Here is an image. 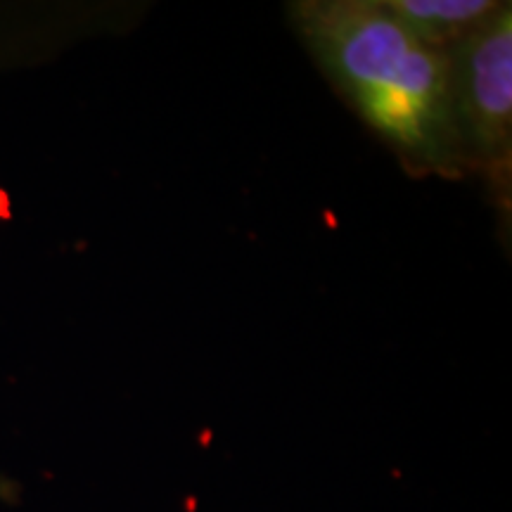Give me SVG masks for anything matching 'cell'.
I'll return each instance as SVG.
<instances>
[{
	"instance_id": "cell-3",
	"label": "cell",
	"mask_w": 512,
	"mask_h": 512,
	"mask_svg": "<svg viewBox=\"0 0 512 512\" xmlns=\"http://www.w3.org/2000/svg\"><path fill=\"white\" fill-rule=\"evenodd\" d=\"M384 10L427 48L448 53L501 10L496 0H380Z\"/></svg>"
},
{
	"instance_id": "cell-2",
	"label": "cell",
	"mask_w": 512,
	"mask_h": 512,
	"mask_svg": "<svg viewBox=\"0 0 512 512\" xmlns=\"http://www.w3.org/2000/svg\"><path fill=\"white\" fill-rule=\"evenodd\" d=\"M453 112L467 166L484 171L494 195L510 204L512 162V10L503 3L489 22L448 50Z\"/></svg>"
},
{
	"instance_id": "cell-1",
	"label": "cell",
	"mask_w": 512,
	"mask_h": 512,
	"mask_svg": "<svg viewBox=\"0 0 512 512\" xmlns=\"http://www.w3.org/2000/svg\"><path fill=\"white\" fill-rule=\"evenodd\" d=\"M292 22L318 67L415 176H460L451 60L427 48L380 0L294 3Z\"/></svg>"
}]
</instances>
